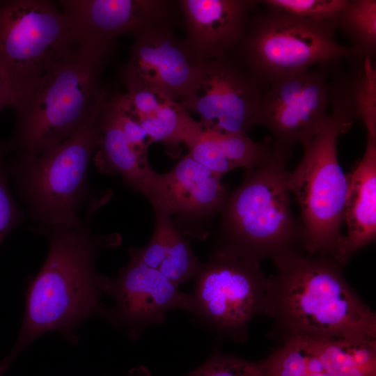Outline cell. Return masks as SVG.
Returning <instances> with one entry per match:
<instances>
[{"instance_id": "ba28073f", "label": "cell", "mask_w": 376, "mask_h": 376, "mask_svg": "<svg viewBox=\"0 0 376 376\" xmlns=\"http://www.w3.org/2000/svg\"><path fill=\"white\" fill-rule=\"evenodd\" d=\"M82 44L70 19L54 2L0 1V67L13 85L14 97Z\"/></svg>"}, {"instance_id": "30bf717a", "label": "cell", "mask_w": 376, "mask_h": 376, "mask_svg": "<svg viewBox=\"0 0 376 376\" xmlns=\"http://www.w3.org/2000/svg\"><path fill=\"white\" fill-rule=\"evenodd\" d=\"M264 93L263 86L227 53L200 63L180 104L199 116L204 129L248 135Z\"/></svg>"}, {"instance_id": "4fadbf2b", "label": "cell", "mask_w": 376, "mask_h": 376, "mask_svg": "<svg viewBox=\"0 0 376 376\" xmlns=\"http://www.w3.org/2000/svg\"><path fill=\"white\" fill-rule=\"evenodd\" d=\"M102 292L116 299L114 308L104 315L127 328L132 335L152 323H162L173 308L189 311L188 294L182 293L159 271L149 267L130 253L127 265L116 279L100 275Z\"/></svg>"}, {"instance_id": "7402d4cb", "label": "cell", "mask_w": 376, "mask_h": 376, "mask_svg": "<svg viewBox=\"0 0 376 376\" xmlns=\"http://www.w3.org/2000/svg\"><path fill=\"white\" fill-rule=\"evenodd\" d=\"M331 23L350 40L351 57L373 58L376 54L375 0H347Z\"/></svg>"}, {"instance_id": "6da1fadb", "label": "cell", "mask_w": 376, "mask_h": 376, "mask_svg": "<svg viewBox=\"0 0 376 376\" xmlns=\"http://www.w3.org/2000/svg\"><path fill=\"white\" fill-rule=\"evenodd\" d=\"M107 203L98 197L87 205L82 220L71 227L37 229L47 239L49 252L37 276L29 285L23 323L10 357L42 334L55 331L75 341L76 329L95 313L104 315L100 303V274L95 264L104 249L119 245L118 234L93 235L91 221Z\"/></svg>"}, {"instance_id": "d6986e66", "label": "cell", "mask_w": 376, "mask_h": 376, "mask_svg": "<svg viewBox=\"0 0 376 376\" xmlns=\"http://www.w3.org/2000/svg\"><path fill=\"white\" fill-rule=\"evenodd\" d=\"M120 95L125 108L147 133L151 143H162L169 154L177 157L191 117L189 112L169 95L158 90L125 89Z\"/></svg>"}, {"instance_id": "8fae6325", "label": "cell", "mask_w": 376, "mask_h": 376, "mask_svg": "<svg viewBox=\"0 0 376 376\" xmlns=\"http://www.w3.org/2000/svg\"><path fill=\"white\" fill-rule=\"evenodd\" d=\"M329 64H322L269 84L253 125H260L274 141L289 147L308 144L325 123L331 103Z\"/></svg>"}, {"instance_id": "9a60e30c", "label": "cell", "mask_w": 376, "mask_h": 376, "mask_svg": "<svg viewBox=\"0 0 376 376\" xmlns=\"http://www.w3.org/2000/svg\"><path fill=\"white\" fill-rule=\"evenodd\" d=\"M221 175L186 155L164 174H157L146 196L154 211L189 221H201L220 212L228 191Z\"/></svg>"}, {"instance_id": "8992f818", "label": "cell", "mask_w": 376, "mask_h": 376, "mask_svg": "<svg viewBox=\"0 0 376 376\" xmlns=\"http://www.w3.org/2000/svg\"><path fill=\"white\" fill-rule=\"evenodd\" d=\"M100 107L67 140L38 154L18 152L10 165L35 230L75 226L82 220L79 212L89 196L88 168L100 141Z\"/></svg>"}, {"instance_id": "3957f363", "label": "cell", "mask_w": 376, "mask_h": 376, "mask_svg": "<svg viewBox=\"0 0 376 376\" xmlns=\"http://www.w3.org/2000/svg\"><path fill=\"white\" fill-rule=\"evenodd\" d=\"M115 48L116 45L83 43L16 95L11 107L17 121L9 148L38 154L78 132L109 93L101 78Z\"/></svg>"}, {"instance_id": "4316f807", "label": "cell", "mask_w": 376, "mask_h": 376, "mask_svg": "<svg viewBox=\"0 0 376 376\" xmlns=\"http://www.w3.org/2000/svg\"><path fill=\"white\" fill-rule=\"evenodd\" d=\"M13 85L0 67V112L6 107H11L14 101Z\"/></svg>"}, {"instance_id": "9c48e42d", "label": "cell", "mask_w": 376, "mask_h": 376, "mask_svg": "<svg viewBox=\"0 0 376 376\" xmlns=\"http://www.w3.org/2000/svg\"><path fill=\"white\" fill-rule=\"evenodd\" d=\"M194 277L188 311L233 340L246 339L256 316H270L272 277L263 273L260 264L215 247Z\"/></svg>"}, {"instance_id": "7a4b0ae2", "label": "cell", "mask_w": 376, "mask_h": 376, "mask_svg": "<svg viewBox=\"0 0 376 376\" xmlns=\"http://www.w3.org/2000/svg\"><path fill=\"white\" fill-rule=\"evenodd\" d=\"M270 317L282 341L309 338H376V315L346 282L333 258L303 249L273 258Z\"/></svg>"}, {"instance_id": "484cf974", "label": "cell", "mask_w": 376, "mask_h": 376, "mask_svg": "<svg viewBox=\"0 0 376 376\" xmlns=\"http://www.w3.org/2000/svg\"><path fill=\"white\" fill-rule=\"evenodd\" d=\"M9 148L0 143V246L9 233L25 218L8 188L3 159Z\"/></svg>"}, {"instance_id": "cb8c5ba5", "label": "cell", "mask_w": 376, "mask_h": 376, "mask_svg": "<svg viewBox=\"0 0 376 376\" xmlns=\"http://www.w3.org/2000/svg\"><path fill=\"white\" fill-rule=\"evenodd\" d=\"M267 8L281 10L303 18L332 22L347 0H264ZM332 24V23H331Z\"/></svg>"}, {"instance_id": "7c38bea8", "label": "cell", "mask_w": 376, "mask_h": 376, "mask_svg": "<svg viewBox=\"0 0 376 376\" xmlns=\"http://www.w3.org/2000/svg\"><path fill=\"white\" fill-rule=\"evenodd\" d=\"M172 31L156 28L133 36L129 57L119 72L125 89L158 90L180 104L186 97L200 63L184 39H176Z\"/></svg>"}, {"instance_id": "2e32d148", "label": "cell", "mask_w": 376, "mask_h": 376, "mask_svg": "<svg viewBox=\"0 0 376 376\" xmlns=\"http://www.w3.org/2000/svg\"><path fill=\"white\" fill-rule=\"evenodd\" d=\"M186 37L198 63L230 53L245 31L253 0H178Z\"/></svg>"}, {"instance_id": "ffe728a7", "label": "cell", "mask_w": 376, "mask_h": 376, "mask_svg": "<svg viewBox=\"0 0 376 376\" xmlns=\"http://www.w3.org/2000/svg\"><path fill=\"white\" fill-rule=\"evenodd\" d=\"M154 212L155 228L149 242L142 248L132 247L129 251L178 287L196 275L200 263L171 218Z\"/></svg>"}, {"instance_id": "5b68a950", "label": "cell", "mask_w": 376, "mask_h": 376, "mask_svg": "<svg viewBox=\"0 0 376 376\" xmlns=\"http://www.w3.org/2000/svg\"><path fill=\"white\" fill-rule=\"evenodd\" d=\"M331 113L321 130L304 146L301 159L286 184L298 203L303 249L311 254L336 260L343 235L347 175L338 157V138L347 132L355 120L343 95H331Z\"/></svg>"}, {"instance_id": "44dd1931", "label": "cell", "mask_w": 376, "mask_h": 376, "mask_svg": "<svg viewBox=\"0 0 376 376\" xmlns=\"http://www.w3.org/2000/svg\"><path fill=\"white\" fill-rule=\"evenodd\" d=\"M306 338L330 376H376V339Z\"/></svg>"}, {"instance_id": "e0dca14e", "label": "cell", "mask_w": 376, "mask_h": 376, "mask_svg": "<svg viewBox=\"0 0 376 376\" xmlns=\"http://www.w3.org/2000/svg\"><path fill=\"white\" fill-rule=\"evenodd\" d=\"M347 175L343 221L347 233L343 237L336 257L341 266L376 239V138H367L362 158Z\"/></svg>"}, {"instance_id": "603a6c76", "label": "cell", "mask_w": 376, "mask_h": 376, "mask_svg": "<svg viewBox=\"0 0 376 376\" xmlns=\"http://www.w3.org/2000/svg\"><path fill=\"white\" fill-rule=\"evenodd\" d=\"M263 361L266 376H312L324 369L308 340L293 336Z\"/></svg>"}, {"instance_id": "83f0119b", "label": "cell", "mask_w": 376, "mask_h": 376, "mask_svg": "<svg viewBox=\"0 0 376 376\" xmlns=\"http://www.w3.org/2000/svg\"><path fill=\"white\" fill-rule=\"evenodd\" d=\"M7 366L5 365L4 363H1L0 364V376L2 375V373L4 372V370H6Z\"/></svg>"}, {"instance_id": "ac0fdd59", "label": "cell", "mask_w": 376, "mask_h": 376, "mask_svg": "<svg viewBox=\"0 0 376 376\" xmlns=\"http://www.w3.org/2000/svg\"><path fill=\"white\" fill-rule=\"evenodd\" d=\"M97 125L100 141L94 163L98 171L120 174L127 185L146 196L157 173L148 162V150L135 146L122 129L109 92L100 108Z\"/></svg>"}, {"instance_id": "5bb4252c", "label": "cell", "mask_w": 376, "mask_h": 376, "mask_svg": "<svg viewBox=\"0 0 376 376\" xmlns=\"http://www.w3.org/2000/svg\"><path fill=\"white\" fill-rule=\"evenodd\" d=\"M61 8L82 43L116 44L125 34L133 36L156 28L172 29L181 17L177 1L61 0Z\"/></svg>"}, {"instance_id": "277c9868", "label": "cell", "mask_w": 376, "mask_h": 376, "mask_svg": "<svg viewBox=\"0 0 376 376\" xmlns=\"http://www.w3.org/2000/svg\"><path fill=\"white\" fill-rule=\"evenodd\" d=\"M291 147L274 141L269 158L246 170L241 185L220 210L216 248L260 264L268 257L303 249L286 184V162Z\"/></svg>"}, {"instance_id": "52a82bcc", "label": "cell", "mask_w": 376, "mask_h": 376, "mask_svg": "<svg viewBox=\"0 0 376 376\" xmlns=\"http://www.w3.org/2000/svg\"><path fill=\"white\" fill-rule=\"evenodd\" d=\"M331 22L267 8L250 15L242 38L229 53L263 86L352 56Z\"/></svg>"}, {"instance_id": "d4e9b609", "label": "cell", "mask_w": 376, "mask_h": 376, "mask_svg": "<svg viewBox=\"0 0 376 376\" xmlns=\"http://www.w3.org/2000/svg\"><path fill=\"white\" fill-rule=\"evenodd\" d=\"M187 376H266L263 361L215 353L202 366Z\"/></svg>"}]
</instances>
